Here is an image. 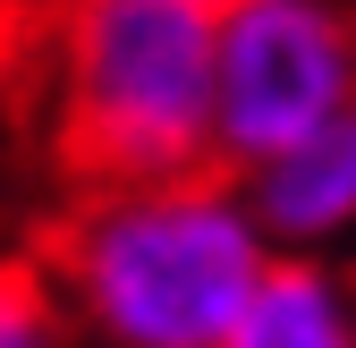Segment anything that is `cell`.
<instances>
[{
  "label": "cell",
  "mask_w": 356,
  "mask_h": 348,
  "mask_svg": "<svg viewBox=\"0 0 356 348\" xmlns=\"http://www.w3.org/2000/svg\"><path fill=\"white\" fill-rule=\"evenodd\" d=\"M356 111V0H246L220 17L212 60V170L272 161Z\"/></svg>",
  "instance_id": "cell-3"
},
{
  "label": "cell",
  "mask_w": 356,
  "mask_h": 348,
  "mask_svg": "<svg viewBox=\"0 0 356 348\" xmlns=\"http://www.w3.org/2000/svg\"><path fill=\"white\" fill-rule=\"evenodd\" d=\"M204 9H212V17H238V9H246V0H204Z\"/></svg>",
  "instance_id": "cell-8"
},
{
  "label": "cell",
  "mask_w": 356,
  "mask_h": 348,
  "mask_svg": "<svg viewBox=\"0 0 356 348\" xmlns=\"http://www.w3.org/2000/svg\"><path fill=\"white\" fill-rule=\"evenodd\" d=\"M212 60H220V17L204 0H60L42 94L9 153L51 196L204 179Z\"/></svg>",
  "instance_id": "cell-1"
},
{
  "label": "cell",
  "mask_w": 356,
  "mask_h": 348,
  "mask_svg": "<svg viewBox=\"0 0 356 348\" xmlns=\"http://www.w3.org/2000/svg\"><path fill=\"white\" fill-rule=\"evenodd\" d=\"M26 255L111 348H220L263 280V238L220 170L119 196H51Z\"/></svg>",
  "instance_id": "cell-2"
},
{
  "label": "cell",
  "mask_w": 356,
  "mask_h": 348,
  "mask_svg": "<svg viewBox=\"0 0 356 348\" xmlns=\"http://www.w3.org/2000/svg\"><path fill=\"white\" fill-rule=\"evenodd\" d=\"M60 34V0H0V136L17 145V127L42 94V60Z\"/></svg>",
  "instance_id": "cell-6"
},
{
  "label": "cell",
  "mask_w": 356,
  "mask_h": 348,
  "mask_svg": "<svg viewBox=\"0 0 356 348\" xmlns=\"http://www.w3.org/2000/svg\"><path fill=\"white\" fill-rule=\"evenodd\" d=\"M0 348H68V306L26 246L0 255Z\"/></svg>",
  "instance_id": "cell-7"
},
{
  "label": "cell",
  "mask_w": 356,
  "mask_h": 348,
  "mask_svg": "<svg viewBox=\"0 0 356 348\" xmlns=\"http://www.w3.org/2000/svg\"><path fill=\"white\" fill-rule=\"evenodd\" d=\"M220 348H356V297L323 264H263Z\"/></svg>",
  "instance_id": "cell-5"
},
{
  "label": "cell",
  "mask_w": 356,
  "mask_h": 348,
  "mask_svg": "<svg viewBox=\"0 0 356 348\" xmlns=\"http://www.w3.org/2000/svg\"><path fill=\"white\" fill-rule=\"evenodd\" d=\"M348 297H356V289H348Z\"/></svg>",
  "instance_id": "cell-9"
},
{
  "label": "cell",
  "mask_w": 356,
  "mask_h": 348,
  "mask_svg": "<svg viewBox=\"0 0 356 348\" xmlns=\"http://www.w3.org/2000/svg\"><path fill=\"white\" fill-rule=\"evenodd\" d=\"M246 230H272V238H323L356 212V111H339L331 127H314L305 145L272 153L229 179Z\"/></svg>",
  "instance_id": "cell-4"
}]
</instances>
